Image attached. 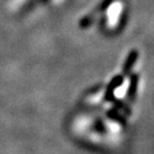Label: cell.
Listing matches in <instances>:
<instances>
[{
    "mask_svg": "<svg viewBox=\"0 0 154 154\" xmlns=\"http://www.w3.org/2000/svg\"><path fill=\"white\" fill-rule=\"evenodd\" d=\"M121 11H122V5L119 2H115L108 10L107 15H108V24L110 27H113L116 23L118 22V17L121 14Z\"/></svg>",
    "mask_w": 154,
    "mask_h": 154,
    "instance_id": "obj_1",
    "label": "cell"
}]
</instances>
